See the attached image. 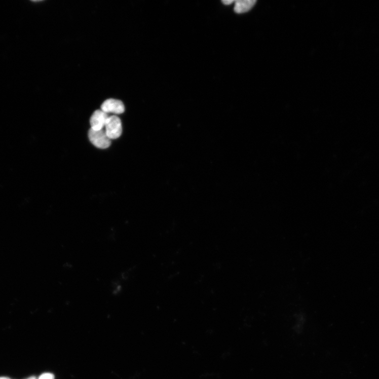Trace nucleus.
I'll return each mask as SVG.
<instances>
[{
    "mask_svg": "<svg viewBox=\"0 0 379 379\" xmlns=\"http://www.w3.org/2000/svg\"><path fill=\"white\" fill-rule=\"evenodd\" d=\"M88 136L90 141L95 146L102 149L109 147L111 145V139L108 137L105 131L103 129L94 130L90 129Z\"/></svg>",
    "mask_w": 379,
    "mask_h": 379,
    "instance_id": "1",
    "label": "nucleus"
},
{
    "mask_svg": "<svg viewBox=\"0 0 379 379\" xmlns=\"http://www.w3.org/2000/svg\"><path fill=\"white\" fill-rule=\"evenodd\" d=\"M104 128L108 137L111 140L118 139L123 132L121 121L116 116H112L108 118Z\"/></svg>",
    "mask_w": 379,
    "mask_h": 379,
    "instance_id": "2",
    "label": "nucleus"
},
{
    "mask_svg": "<svg viewBox=\"0 0 379 379\" xmlns=\"http://www.w3.org/2000/svg\"><path fill=\"white\" fill-rule=\"evenodd\" d=\"M101 110L106 113H113L116 115L123 113L125 107L123 102L119 100L109 99L105 100L101 106Z\"/></svg>",
    "mask_w": 379,
    "mask_h": 379,
    "instance_id": "3",
    "label": "nucleus"
},
{
    "mask_svg": "<svg viewBox=\"0 0 379 379\" xmlns=\"http://www.w3.org/2000/svg\"><path fill=\"white\" fill-rule=\"evenodd\" d=\"M108 115L101 110L95 111L90 118L91 129L94 130H101L105 127Z\"/></svg>",
    "mask_w": 379,
    "mask_h": 379,
    "instance_id": "4",
    "label": "nucleus"
},
{
    "mask_svg": "<svg viewBox=\"0 0 379 379\" xmlns=\"http://www.w3.org/2000/svg\"><path fill=\"white\" fill-rule=\"evenodd\" d=\"M255 0H237L235 2L234 10L237 13H246L255 5Z\"/></svg>",
    "mask_w": 379,
    "mask_h": 379,
    "instance_id": "5",
    "label": "nucleus"
},
{
    "mask_svg": "<svg viewBox=\"0 0 379 379\" xmlns=\"http://www.w3.org/2000/svg\"><path fill=\"white\" fill-rule=\"evenodd\" d=\"M39 379H55V376L52 373H46L41 375Z\"/></svg>",
    "mask_w": 379,
    "mask_h": 379,
    "instance_id": "6",
    "label": "nucleus"
},
{
    "mask_svg": "<svg viewBox=\"0 0 379 379\" xmlns=\"http://www.w3.org/2000/svg\"><path fill=\"white\" fill-rule=\"evenodd\" d=\"M235 2L234 0H225V1H222V3L225 5H229L235 3Z\"/></svg>",
    "mask_w": 379,
    "mask_h": 379,
    "instance_id": "7",
    "label": "nucleus"
},
{
    "mask_svg": "<svg viewBox=\"0 0 379 379\" xmlns=\"http://www.w3.org/2000/svg\"><path fill=\"white\" fill-rule=\"evenodd\" d=\"M0 379H10V378L6 377H0Z\"/></svg>",
    "mask_w": 379,
    "mask_h": 379,
    "instance_id": "8",
    "label": "nucleus"
},
{
    "mask_svg": "<svg viewBox=\"0 0 379 379\" xmlns=\"http://www.w3.org/2000/svg\"><path fill=\"white\" fill-rule=\"evenodd\" d=\"M28 379H36V378H35V377L32 376V377H30V378H29Z\"/></svg>",
    "mask_w": 379,
    "mask_h": 379,
    "instance_id": "9",
    "label": "nucleus"
}]
</instances>
